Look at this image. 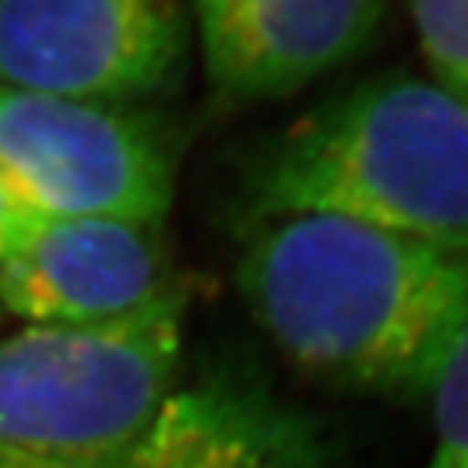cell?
<instances>
[{
	"label": "cell",
	"mask_w": 468,
	"mask_h": 468,
	"mask_svg": "<svg viewBox=\"0 0 468 468\" xmlns=\"http://www.w3.org/2000/svg\"><path fill=\"white\" fill-rule=\"evenodd\" d=\"M0 181L31 215L164 226L176 164L153 124L111 102L0 85Z\"/></svg>",
	"instance_id": "277c9868"
},
{
	"label": "cell",
	"mask_w": 468,
	"mask_h": 468,
	"mask_svg": "<svg viewBox=\"0 0 468 468\" xmlns=\"http://www.w3.org/2000/svg\"><path fill=\"white\" fill-rule=\"evenodd\" d=\"M161 223L31 215L0 269V314L102 324L186 293Z\"/></svg>",
	"instance_id": "8992f818"
},
{
	"label": "cell",
	"mask_w": 468,
	"mask_h": 468,
	"mask_svg": "<svg viewBox=\"0 0 468 468\" xmlns=\"http://www.w3.org/2000/svg\"><path fill=\"white\" fill-rule=\"evenodd\" d=\"M434 449L426 468H468V324L429 395Z\"/></svg>",
	"instance_id": "30bf717a"
},
{
	"label": "cell",
	"mask_w": 468,
	"mask_h": 468,
	"mask_svg": "<svg viewBox=\"0 0 468 468\" xmlns=\"http://www.w3.org/2000/svg\"><path fill=\"white\" fill-rule=\"evenodd\" d=\"M434 85L468 111V0H407Z\"/></svg>",
	"instance_id": "9c48e42d"
},
{
	"label": "cell",
	"mask_w": 468,
	"mask_h": 468,
	"mask_svg": "<svg viewBox=\"0 0 468 468\" xmlns=\"http://www.w3.org/2000/svg\"><path fill=\"white\" fill-rule=\"evenodd\" d=\"M240 229L238 288L296 370L353 392L429 400L468 324V246L330 215Z\"/></svg>",
	"instance_id": "6da1fadb"
},
{
	"label": "cell",
	"mask_w": 468,
	"mask_h": 468,
	"mask_svg": "<svg viewBox=\"0 0 468 468\" xmlns=\"http://www.w3.org/2000/svg\"><path fill=\"white\" fill-rule=\"evenodd\" d=\"M90 468H333L322 426L262 376L220 364L176 384L144 438Z\"/></svg>",
	"instance_id": "52a82bcc"
},
{
	"label": "cell",
	"mask_w": 468,
	"mask_h": 468,
	"mask_svg": "<svg viewBox=\"0 0 468 468\" xmlns=\"http://www.w3.org/2000/svg\"><path fill=\"white\" fill-rule=\"evenodd\" d=\"M285 215L468 246V111L400 74L339 93L265 144L243 176L240 226Z\"/></svg>",
	"instance_id": "7a4b0ae2"
},
{
	"label": "cell",
	"mask_w": 468,
	"mask_h": 468,
	"mask_svg": "<svg viewBox=\"0 0 468 468\" xmlns=\"http://www.w3.org/2000/svg\"><path fill=\"white\" fill-rule=\"evenodd\" d=\"M28 218H31V212H26L17 204V197L9 192V186L0 181V269H4V262H6L9 251L15 249L17 234Z\"/></svg>",
	"instance_id": "8fae6325"
},
{
	"label": "cell",
	"mask_w": 468,
	"mask_h": 468,
	"mask_svg": "<svg viewBox=\"0 0 468 468\" xmlns=\"http://www.w3.org/2000/svg\"><path fill=\"white\" fill-rule=\"evenodd\" d=\"M384 0H197L209 82L238 102L288 96L376 37Z\"/></svg>",
	"instance_id": "ba28073f"
},
{
	"label": "cell",
	"mask_w": 468,
	"mask_h": 468,
	"mask_svg": "<svg viewBox=\"0 0 468 468\" xmlns=\"http://www.w3.org/2000/svg\"><path fill=\"white\" fill-rule=\"evenodd\" d=\"M186 305L0 339V454L82 465L136 446L178 384Z\"/></svg>",
	"instance_id": "3957f363"
},
{
	"label": "cell",
	"mask_w": 468,
	"mask_h": 468,
	"mask_svg": "<svg viewBox=\"0 0 468 468\" xmlns=\"http://www.w3.org/2000/svg\"><path fill=\"white\" fill-rule=\"evenodd\" d=\"M178 54L170 0H0V85L113 102L161 85Z\"/></svg>",
	"instance_id": "5b68a950"
}]
</instances>
